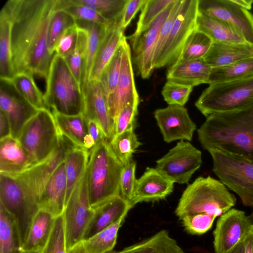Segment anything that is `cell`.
I'll return each mask as SVG.
<instances>
[{
  "instance_id": "cell-39",
  "label": "cell",
  "mask_w": 253,
  "mask_h": 253,
  "mask_svg": "<svg viewBox=\"0 0 253 253\" xmlns=\"http://www.w3.org/2000/svg\"><path fill=\"white\" fill-rule=\"evenodd\" d=\"M76 26L77 37L75 47L70 55L65 59L74 76L82 86L88 42V34L85 29L77 25Z\"/></svg>"
},
{
  "instance_id": "cell-4",
  "label": "cell",
  "mask_w": 253,
  "mask_h": 253,
  "mask_svg": "<svg viewBox=\"0 0 253 253\" xmlns=\"http://www.w3.org/2000/svg\"><path fill=\"white\" fill-rule=\"evenodd\" d=\"M86 175L89 203L94 209L120 195V179L124 165L105 139L89 153Z\"/></svg>"
},
{
  "instance_id": "cell-24",
  "label": "cell",
  "mask_w": 253,
  "mask_h": 253,
  "mask_svg": "<svg viewBox=\"0 0 253 253\" xmlns=\"http://www.w3.org/2000/svg\"><path fill=\"white\" fill-rule=\"evenodd\" d=\"M120 22L111 23L107 25L94 61L89 82L99 81L103 71L113 58L125 37Z\"/></svg>"
},
{
  "instance_id": "cell-27",
  "label": "cell",
  "mask_w": 253,
  "mask_h": 253,
  "mask_svg": "<svg viewBox=\"0 0 253 253\" xmlns=\"http://www.w3.org/2000/svg\"><path fill=\"white\" fill-rule=\"evenodd\" d=\"M196 30L206 34L213 42H247L228 23L199 12L196 19Z\"/></svg>"
},
{
  "instance_id": "cell-23",
  "label": "cell",
  "mask_w": 253,
  "mask_h": 253,
  "mask_svg": "<svg viewBox=\"0 0 253 253\" xmlns=\"http://www.w3.org/2000/svg\"><path fill=\"white\" fill-rule=\"evenodd\" d=\"M37 164L17 139L9 136L0 139V173L18 174Z\"/></svg>"
},
{
  "instance_id": "cell-17",
  "label": "cell",
  "mask_w": 253,
  "mask_h": 253,
  "mask_svg": "<svg viewBox=\"0 0 253 253\" xmlns=\"http://www.w3.org/2000/svg\"><path fill=\"white\" fill-rule=\"evenodd\" d=\"M0 79V110L9 120L11 136L17 139L25 125L39 110L19 92L9 79Z\"/></svg>"
},
{
  "instance_id": "cell-45",
  "label": "cell",
  "mask_w": 253,
  "mask_h": 253,
  "mask_svg": "<svg viewBox=\"0 0 253 253\" xmlns=\"http://www.w3.org/2000/svg\"><path fill=\"white\" fill-rule=\"evenodd\" d=\"M56 8L65 10L76 20L107 25L111 23L95 10L79 3L76 0H57Z\"/></svg>"
},
{
  "instance_id": "cell-25",
  "label": "cell",
  "mask_w": 253,
  "mask_h": 253,
  "mask_svg": "<svg viewBox=\"0 0 253 253\" xmlns=\"http://www.w3.org/2000/svg\"><path fill=\"white\" fill-rule=\"evenodd\" d=\"M211 70L203 58L175 63L169 67L167 79L193 87L208 84Z\"/></svg>"
},
{
  "instance_id": "cell-15",
  "label": "cell",
  "mask_w": 253,
  "mask_h": 253,
  "mask_svg": "<svg viewBox=\"0 0 253 253\" xmlns=\"http://www.w3.org/2000/svg\"><path fill=\"white\" fill-rule=\"evenodd\" d=\"M198 12L232 26L245 41L253 44V15L231 0H198Z\"/></svg>"
},
{
  "instance_id": "cell-60",
  "label": "cell",
  "mask_w": 253,
  "mask_h": 253,
  "mask_svg": "<svg viewBox=\"0 0 253 253\" xmlns=\"http://www.w3.org/2000/svg\"><path fill=\"white\" fill-rule=\"evenodd\" d=\"M21 253H41V252H26L22 251Z\"/></svg>"
},
{
  "instance_id": "cell-58",
  "label": "cell",
  "mask_w": 253,
  "mask_h": 253,
  "mask_svg": "<svg viewBox=\"0 0 253 253\" xmlns=\"http://www.w3.org/2000/svg\"><path fill=\"white\" fill-rule=\"evenodd\" d=\"M244 241L236 246L230 253H244Z\"/></svg>"
},
{
  "instance_id": "cell-26",
  "label": "cell",
  "mask_w": 253,
  "mask_h": 253,
  "mask_svg": "<svg viewBox=\"0 0 253 253\" xmlns=\"http://www.w3.org/2000/svg\"><path fill=\"white\" fill-rule=\"evenodd\" d=\"M250 58H253V44L212 42L203 59L210 67L214 68Z\"/></svg>"
},
{
  "instance_id": "cell-44",
  "label": "cell",
  "mask_w": 253,
  "mask_h": 253,
  "mask_svg": "<svg viewBox=\"0 0 253 253\" xmlns=\"http://www.w3.org/2000/svg\"><path fill=\"white\" fill-rule=\"evenodd\" d=\"M123 39L113 58L103 71L99 80L106 100L114 93L119 80L123 53Z\"/></svg>"
},
{
  "instance_id": "cell-18",
  "label": "cell",
  "mask_w": 253,
  "mask_h": 253,
  "mask_svg": "<svg viewBox=\"0 0 253 253\" xmlns=\"http://www.w3.org/2000/svg\"><path fill=\"white\" fill-rule=\"evenodd\" d=\"M154 117L165 142L192 140L196 125L184 106L169 105L157 109Z\"/></svg>"
},
{
  "instance_id": "cell-43",
  "label": "cell",
  "mask_w": 253,
  "mask_h": 253,
  "mask_svg": "<svg viewBox=\"0 0 253 253\" xmlns=\"http://www.w3.org/2000/svg\"><path fill=\"white\" fill-rule=\"evenodd\" d=\"M98 12L110 23L120 22L127 0H76Z\"/></svg>"
},
{
  "instance_id": "cell-56",
  "label": "cell",
  "mask_w": 253,
  "mask_h": 253,
  "mask_svg": "<svg viewBox=\"0 0 253 253\" xmlns=\"http://www.w3.org/2000/svg\"><path fill=\"white\" fill-rule=\"evenodd\" d=\"M233 2L237 5L248 10L252 8L253 0H231Z\"/></svg>"
},
{
  "instance_id": "cell-20",
  "label": "cell",
  "mask_w": 253,
  "mask_h": 253,
  "mask_svg": "<svg viewBox=\"0 0 253 253\" xmlns=\"http://www.w3.org/2000/svg\"><path fill=\"white\" fill-rule=\"evenodd\" d=\"M173 185L174 183L163 176L156 168H147L136 180L129 204L132 208L139 202L165 199L173 191Z\"/></svg>"
},
{
  "instance_id": "cell-59",
  "label": "cell",
  "mask_w": 253,
  "mask_h": 253,
  "mask_svg": "<svg viewBox=\"0 0 253 253\" xmlns=\"http://www.w3.org/2000/svg\"><path fill=\"white\" fill-rule=\"evenodd\" d=\"M249 218L252 223V224L253 225V210L251 213V214L248 216Z\"/></svg>"
},
{
  "instance_id": "cell-2",
  "label": "cell",
  "mask_w": 253,
  "mask_h": 253,
  "mask_svg": "<svg viewBox=\"0 0 253 253\" xmlns=\"http://www.w3.org/2000/svg\"><path fill=\"white\" fill-rule=\"evenodd\" d=\"M236 203L235 196L220 180L200 176L184 191L175 212L187 232L199 235L211 229L215 218Z\"/></svg>"
},
{
  "instance_id": "cell-48",
  "label": "cell",
  "mask_w": 253,
  "mask_h": 253,
  "mask_svg": "<svg viewBox=\"0 0 253 253\" xmlns=\"http://www.w3.org/2000/svg\"><path fill=\"white\" fill-rule=\"evenodd\" d=\"M137 113L138 107L129 105L123 108L115 119L114 136L134 129Z\"/></svg>"
},
{
  "instance_id": "cell-11",
  "label": "cell",
  "mask_w": 253,
  "mask_h": 253,
  "mask_svg": "<svg viewBox=\"0 0 253 253\" xmlns=\"http://www.w3.org/2000/svg\"><path fill=\"white\" fill-rule=\"evenodd\" d=\"M198 0H183L168 38L154 64L155 68L173 65L190 35L196 29Z\"/></svg>"
},
{
  "instance_id": "cell-35",
  "label": "cell",
  "mask_w": 253,
  "mask_h": 253,
  "mask_svg": "<svg viewBox=\"0 0 253 253\" xmlns=\"http://www.w3.org/2000/svg\"><path fill=\"white\" fill-rule=\"evenodd\" d=\"M253 77V58L211 68L208 84L227 82Z\"/></svg>"
},
{
  "instance_id": "cell-54",
  "label": "cell",
  "mask_w": 253,
  "mask_h": 253,
  "mask_svg": "<svg viewBox=\"0 0 253 253\" xmlns=\"http://www.w3.org/2000/svg\"><path fill=\"white\" fill-rule=\"evenodd\" d=\"M11 136V127L9 120L5 114L0 111V139Z\"/></svg>"
},
{
  "instance_id": "cell-19",
  "label": "cell",
  "mask_w": 253,
  "mask_h": 253,
  "mask_svg": "<svg viewBox=\"0 0 253 253\" xmlns=\"http://www.w3.org/2000/svg\"><path fill=\"white\" fill-rule=\"evenodd\" d=\"M84 109L88 120H94L100 126L106 138L110 141L114 135V122L111 118L107 100L99 81H90L82 87Z\"/></svg>"
},
{
  "instance_id": "cell-42",
  "label": "cell",
  "mask_w": 253,
  "mask_h": 253,
  "mask_svg": "<svg viewBox=\"0 0 253 253\" xmlns=\"http://www.w3.org/2000/svg\"><path fill=\"white\" fill-rule=\"evenodd\" d=\"M76 25V20L64 10L56 8L51 17L47 35V47L49 53L54 55L58 41L68 28Z\"/></svg>"
},
{
  "instance_id": "cell-13",
  "label": "cell",
  "mask_w": 253,
  "mask_h": 253,
  "mask_svg": "<svg viewBox=\"0 0 253 253\" xmlns=\"http://www.w3.org/2000/svg\"><path fill=\"white\" fill-rule=\"evenodd\" d=\"M176 0H174L161 13L133 42L132 62L138 75L149 78L154 69V55L161 28L169 16Z\"/></svg>"
},
{
  "instance_id": "cell-29",
  "label": "cell",
  "mask_w": 253,
  "mask_h": 253,
  "mask_svg": "<svg viewBox=\"0 0 253 253\" xmlns=\"http://www.w3.org/2000/svg\"><path fill=\"white\" fill-rule=\"evenodd\" d=\"M108 253H185L171 238L168 232L162 230L150 238L126 247L120 251Z\"/></svg>"
},
{
  "instance_id": "cell-6",
  "label": "cell",
  "mask_w": 253,
  "mask_h": 253,
  "mask_svg": "<svg viewBox=\"0 0 253 253\" xmlns=\"http://www.w3.org/2000/svg\"><path fill=\"white\" fill-rule=\"evenodd\" d=\"M39 199L19 174L0 173V203L15 219L22 246L40 210Z\"/></svg>"
},
{
  "instance_id": "cell-46",
  "label": "cell",
  "mask_w": 253,
  "mask_h": 253,
  "mask_svg": "<svg viewBox=\"0 0 253 253\" xmlns=\"http://www.w3.org/2000/svg\"><path fill=\"white\" fill-rule=\"evenodd\" d=\"M41 253H67L63 214L55 217L48 240Z\"/></svg>"
},
{
  "instance_id": "cell-55",
  "label": "cell",
  "mask_w": 253,
  "mask_h": 253,
  "mask_svg": "<svg viewBox=\"0 0 253 253\" xmlns=\"http://www.w3.org/2000/svg\"><path fill=\"white\" fill-rule=\"evenodd\" d=\"M244 253H253V225L244 240Z\"/></svg>"
},
{
  "instance_id": "cell-32",
  "label": "cell",
  "mask_w": 253,
  "mask_h": 253,
  "mask_svg": "<svg viewBox=\"0 0 253 253\" xmlns=\"http://www.w3.org/2000/svg\"><path fill=\"white\" fill-rule=\"evenodd\" d=\"M76 24L85 29L88 34L86 53L82 76V88L89 82L94 61L107 25L82 20H76Z\"/></svg>"
},
{
  "instance_id": "cell-1",
  "label": "cell",
  "mask_w": 253,
  "mask_h": 253,
  "mask_svg": "<svg viewBox=\"0 0 253 253\" xmlns=\"http://www.w3.org/2000/svg\"><path fill=\"white\" fill-rule=\"evenodd\" d=\"M57 3V0H8L3 5L11 22L15 75L27 73L46 81L54 55L48 50V31Z\"/></svg>"
},
{
  "instance_id": "cell-16",
  "label": "cell",
  "mask_w": 253,
  "mask_h": 253,
  "mask_svg": "<svg viewBox=\"0 0 253 253\" xmlns=\"http://www.w3.org/2000/svg\"><path fill=\"white\" fill-rule=\"evenodd\" d=\"M120 74L114 93L107 102L111 118L114 121L121 110L127 105L138 107L139 98L135 84L132 55L129 44L124 37Z\"/></svg>"
},
{
  "instance_id": "cell-52",
  "label": "cell",
  "mask_w": 253,
  "mask_h": 253,
  "mask_svg": "<svg viewBox=\"0 0 253 253\" xmlns=\"http://www.w3.org/2000/svg\"><path fill=\"white\" fill-rule=\"evenodd\" d=\"M146 0H127L120 22L122 29H125L130 24L136 13L142 7Z\"/></svg>"
},
{
  "instance_id": "cell-21",
  "label": "cell",
  "mask_w": 253,
  "mask_h": 253,
  "mask_svg": "<svg viewBox=\"0 0 253 253\" xmlns=\"http://www.w3.org/2000/svg\"><path fill=\"white\" fill-rule=\"evenodd\" d=\"M67 192L65 161L61 162L48 179L40 195V210L55 217L63 214Z\"/></svg>"
},
{
  "instance_id": "cell-10",
  "label": "cell",
  "mask_w": 253,
  "mask_h": 253,
  "mask_svg": "<svg viewBox=\"0 0 253 253\" xmlns=\"http://www.w3.org/2000/svg\"><path fill=\"white\" fill-rule=\"evenodd\" d=\"M94 209L90 205L86 169L73 191L63 213L67 252L82 243L93 217Z\"/></svg>"
},
{
  "instance_id": "cell-34",
  "label": "cell",
  "mask_w": 253,
  "mask_h": 253,
  "mask_svg": "<svg viewBox=\"0 0 253 253\" xmlns=\"http://www.w3.org/2000/svg\"><path fill=\"white\" fill-rule=\"evenodd\" d=\"M22 245L13 216L0 203V253H21Z\"/></svg>"
},
{
  "instance_id": "cell-22",
  "label": "cell",
  "mask_w": 253,
  "mask_h": 253,
  "mask_svg": "<svg viewBox=\"0 0 253 253\" xmlns=\"http://www.w3.org/2000/svg\"><path fill=\"white\" fill-rule=\"evenodd\" d=\"M131 208L129 202L119 195L93 209L94 214L84 233L83 241L88 239L126 216Z\"/></svg>"
},
{
  "instance_id": "cell-53",
  "label": "cell",
  "mask_w": 253,
  "mask_h": 253,
  "mask_svg": "<svg viewBox=\"0 0 253 253\" xmlns=\"http://www.w3.org/2000/svg\"><path fill=\"white\" fill-rule=\"evenodd\" d=\"M87 121L88 134L93 139L96 145L105 139H107L100 126L96 121L92 120Z\"/></svg>"
},
{
  "instance_id": "cell-51",
  "label": "cell",
  "mask_w": 253,
  "mask_h": 253,
  "mask_svg": "<svg viewBox=\"0 0 253 253\" xmlns=\"http://www.w3.org/2000/svg\"><path fill=\"white\" fill-rule=\"evenodd\" d=\"M77 37L76 24L67 29L60 37L55 48V53L66 58L74 50Z\"/></svg>"
},
{
  "instance_id": "cell-49",
  "label": "cell",
  "mask_w": 253,
  "mask_h": 253,
  "mask_svg": "<svg viewBox=\"0 0 253 253\" xmlns=\"http://www.w3.org/2000/svg\"><path fill=\"white\" fill-rule=\"evenodd\" d=\"M182 2L183 0H176L169 16L161 28L154 55V66L168 38L174 22L177 16Z\"/></svg>"
},
{
  "instance_id": "cell-31",
  "label": "cell",
  "mask_w": 253,
  "mask_h": 253,
  "mask_svg": "<svg viewBox=\"0 0 253 253\" xmlns=\"http://www.w3.org/2000/svg\"><path fill=\"white\" fill-rule=\"evenodd\" d=\"M52 114L60 134L67 137L76 146L84 148V139L88 132V121L83 114L75 116Z\"/></svg>"
},
{
  "instance_id": "cell-3",
  "label": "cell",
  "mask_w": 253,
  "mask_h": 253,
  "mask_svg": "<svg viewBox=\"0 0 253 253\" xmlns=\"http://www.w3.org/2000/svg\"><path fill=\"white\" fill-rule=\"evenodd\" d=\"M197 133L204 149L217 150L253 162V105L207 117Z\"/></svg>"
},
{
  "instance_id": "cell-30",
  "label": "cell",
  "mask_w": 253,
  "mask_h": 253,
  "mask_svg": "<svg viewBox=\"0 0 253 253\" xmlns=\"http://www.w3.org/2000/svg\"><path fill=\"white\" fill-rule=\"evenodd\" d=\"M88 151L74 146L69 149L65 159L67 192L65 207L76 185L84 173L88 161Z\"/></svg>"
},
{
  "instance_id": "cell-47",
  "label": "cell",
  "mask_w": 253,
  "mask_h": 253,
  "mask_svg": "<svg viewBox=\"0 0 253 253\" xmlns=\"http://www.w3.org/2000/svg\"><path fill=\"white\" fill-rule=\"evenodd\" d=\"M192 89L191 86L167 81L162 89V94L169 105L184 106Z\"/></svg>"
},
{
  "instance_id": "cell-57",
  "label": "cell",
  "mask_w": 253,
  "mask_h": 253,
  "mask_svg": "<svg viewBox=\"0 0 253 253\" xmlns=\"http://www.w3.org/2000/svg\"><path fill=\"white\" fill-rule=\"evenodd\" d=\"M67 253H85L82 242L71 249Z\"/></svg>"
},
{
  "instance_id": "cell-38",
  "label": "cell",
  "mask_w": 253,
  "mask_h": 253,
  "mask_svg": "<svg viewBox=\"0 0 253 253\" xmlns=\"http://www.w3.org/2000/svg\"><path fill=\"white\" fill-rule=\"evenodd\" d=\"M212 42L208 36L196 29L187 40L174 63L203 58Z\"/></svg>"
},
{
  "instance_id": "cell-36",
  "label": "cell",
  "mask_w": 253,
  "mask_h": 253,
  "mask_svg": "<svg viewBox=\"0 0 253 253\" xmlns=\"http://www.w3.org/2000/svg\"><path fill=\"white\" fill-rule=\"evenodd\" d=\"M126 216L91 238L82 242L85 253H108L115 247L118 230Z\"/></svg>"
},
{
  "instance_id": "cell-37",
  "label": "cell",
  "mask_w": 253,
  "mask_h": 253,
  "mask_svg": "<svg viewBox=\"0 0 253 253\" xmlns=\"http://www.w3.org/2000/svg\"><path fill=\"white\" fill-rule=\"evenodd\" d=\"M9 80L19 92L36 109L46 108L43 94L37 85L33 75L24 73H18Z\"/></svg>"
},
{
  "instance_id": "cell-9",
  "label": "cell",
  "mask_w": 253,
  "mask_h": 253,
  "mask_svg": "<svg viewBox=\"0 0 253 253\" xmlns=\"http://www.w3.org/2000/svg\"><path fill=\"white\" fill-rule=\"evenodd\" d=\"M60 136L53 114L44 108L29 120L17 139L38 164L46 160L57 148Z\"/></svg>"
},
{
  "instance_id": "cell-40",
  "label": "cell",
  "mask_w": 253,
  "mask_h": 253,
  "mask_svg": "<svg viewBox=\"0 0 253 253\" xmlns=\"http://www.w3.org/2000/svg\"><path fill=\"white\" fill-rule=\"evenodd\" d=\"M173 0H146L141 8L135 32L132 35L127 37L130 43L133 42L146 31L157 17Z\"/></svg>"
},
{
  "instance_id": "cell-7",
  "label": "cell",
  "mask_w": 253,
  "mask_h": 253,
  "mask_svg": "<svg viewBox=\"0 0 253 253\" xmlns=\"http://www.w3.org/2000/svg\"><path fill=\"white\" fill-rule=\"evenodd\" d=\"M253 105V77L215 83L203 90L195 106L206 117L241 110Z\"/></svg>"
},
{
  "instance_id": "cell-12",
  "label": "cell",
  "mask_w": 253,
  "mask_h": 253,
  "mask_svg": "<svg viewBox=\"0 0 253 253\" xmlns=\"http://www.w3.org/2000/svg\"><path fill=\"white\" fill-rule=\"evenodd\" d=\"M202 164V153L188 141L180 140L156 161V169L173 183H187Z\"/></svg>"
},
{
  "instance_id": "cell-5",
  "label": "cell",
  "mask_w": 253,
  "mask_h": 253,
  "mask_svg": "<svg viewBox=\"0 0 253 253\" xmlns=\"http://www.w3.org/2000/svg\"><path fill=\"white\" fill-rule=\"evenodd\" d=\"M43 94L45 108L52 113L68 116L83 114L84 97L81 84L71 71L65 59L54 53Z\"/></svg>"
},
{
  "instance_id": "cell-41",
  "label": "cell",
  "mask_w": 253,
  "mask_h": 253,
  "mask_svg": "<svg viewBox=\"0 0 253 253\" xmlns=\"http://www.w3.org/2000/svg\"><path fill=\"white\" fill-rule=\"evenodd\" d=\"M110 143L115 155L124 166L132 160L133 154L141 145L133 129L114 136Z\"/></svg>"
},
{
  "instance_id": "cell-14",
  "label": "cell",
  "mask_w": 253,
  "mask_h": 253,
  "mask_svg": "<svg viewBox=\"0 0 253 253\" xmlns=\"http://www.w3.org/2000/svg\"><path fill=\"white\" fill-rule=\"evenodd\" d=\"M252 224L244 211L232 208L218 218L213 232L215 253H229L243 242Z\"/></svg>"
},
{
  "instance_id": "cell-50",
  "label": "cell",
  "mask_w": 253,
  "mask_h": 253,
  "mask_svg": "<svg viewBox=\"0 0 253 253\" xmlns=\"http://www.w3.org/2000/svg\"><path fill=\"white\" fill-rule=\"evenodd\" d=\"M136 164L133 160L124 166L120 179V195L125 200L130 201L136 182Z\"/></svg>"
},
{
  "instance_id": "cell-33",
  "label": "cell",
  "mask_w": 253,
  "mask_h": 253,
  "mask_svg": "<svg viewBox=\"0 0 253 253\" xmlns=\"http://www.w3.org/2000/svg\"><path fill=\"white\" fill-rule=\"evenodd\" d=\"M13 70L11 46V22L3 6L0 11V78L10 79Z\"/></svg>"
},
{
  "instance_id": "cell-8",
  "label": "cell",
  "mask_w": 253,
  "mask_h": 253,
  "mask_svg": "<svg viewBox=\"0 0 253 253\" xmlns=\"http://www.w3.org/2000/svg\"><path fill=\"white\" fill-rule=\"evenodd\" d=\"M208 151L219 180L239 196L244 206L253 207V162L217 150Z\"/></svg>"
},
{
  "instance_id": "cell-28",
  "label": "cell",
  "mask_w": 253,
  "mask_h": 253,
  "mask_svg": "<svg viewBox=\"0 0 253 253\" xmlns=\"http://www.w3.org/2000/svg\"><path fill=\"white\" fill-rule=\"evenodd\" d=\"M55 218L49 212L39 210L33 219L22 251L41 253L48 240Z\"/></svg>"
}]
</instances>
